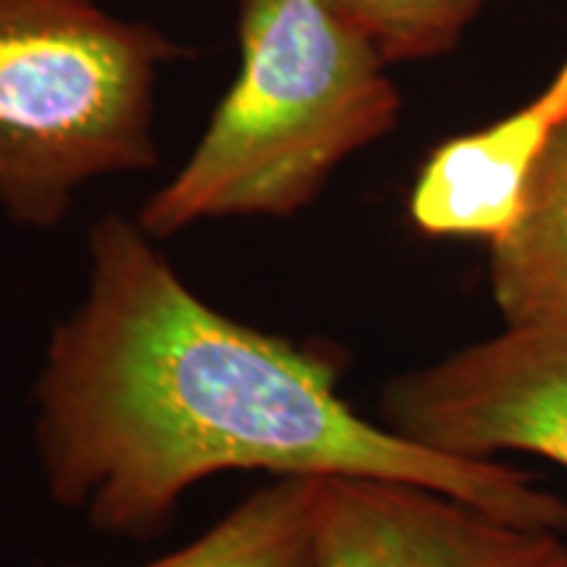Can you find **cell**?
Returning <instances> with one entry per match:
<instances>
[{
  "instance_id": "obj_6",
  "label": "cell",
  "mask_w": 567,
  "mask_h": 567,
  "mask_svg": "<svg viewBox=\"0 0 567 567\" xmlns=\"http://www.w3.org/2000/svg\"><path fill=\"white\" fill-rule=\"evenodd\" d=\"M567 122V61L534 101L499 122L444 140L429 153L408 195L423 237L505 239L526 208L538 163Z\"/></svg>"
},
{
  "instance_id": "obj_2",
  "label": "cell",
  "mask_w": 567,
  "mask_h": 567,
  "mask_svg": "<svg viewBox=\"0 0 567 567\" xmlns=\"http://www.w3.org/2000/svg\"><path fill=\"white\" fill-rule=\"evenodd\" d=\"M237 38V80L137 213L158 243L224 218H292L400 122L386 63L323 0H239Z\"/></svg>"
},
{
  "instance_id": "obj_5",
  "label": "cell",
  "mask_w": 567,
  "mask_h": 567,
  "mask_svg": "<svg viewBox=\"0 0 567 567\" xmlns=\"http://www.w3.org/2000/svg\"><path fill=\"white\" fill-rule=\"evenodd\" d=\"M316 567H567V536L502 520L431 486L318 478Z\"/></svg>"
},
{
  "instance_id": "obj_3",
  "label": "cell",
  "mask_w": 567,
  "mask_h": 567,
  "mask_svg": "<svg viewBox=\"0 0 567 567\" xmlns=\"http://www.w3.org/2000/svg\"><path fill=\"white\" fill-rule=\"evenodd\" d=\"M184 55L95 0H0V213L48 231L87 184L151 172L155 82Z\"/></svg>"
},
{
  "instance_id": "obj_4",
  "label": "cell",
  "mask_w": 567,
  "mask_h": 567,
  "mask_svg": "<svg viewBox=\"0 0 567 567\" xmlns=\"http://www.w3.org/2000/svg\"><path fill=\"white\" fill-rule=\"evenodd\" d=\"M381 423L425 450L536 455L567 471V323H505L389 381Z\"/></svg>"
},
{
  "instance_id": "obj_9",
  "label": "cell",
  "mask_w": 567,
  "mask_h": 567,
  "mask_svg": "<svg viewBox=\"0 0 567 567\" xmlns=\"http://www.w3.org/2000/svg\"><path fill=\"white\" fill-rule=\"evenodd\" d=\"M386 63L425 61L457 45L484 0H323Z\"/></svg>"
},
{
  "instance_id": "obj_8",
  "label": "cell",
  "mask_w": 567,
  "mask_h": 567,
  "mask_svg": "<svg viewBox=\"0 0 567 567\" xmlns=\"http://www.w3.org/2000/svg\"><path fill=\"white\" fill-rule=\"evenodd\" d=\"M318 476H281L239 499L213 526L134 567H316Z\"/></svg>"
},
{
  "instance_id": "obj_7",
  "label": "cell",
  "mask_w": 567,
  "mask_h": 567,
  "mask_svg": "<svg viewBox=\"0 0 567 567\" xmlns=\"http://www.w3.org/2000/svg\"><path fill=\"white\" fill-rule=\"evenodd\" d=\"M488 250L505 323H567V122L538 163L520 221Z\"/></svg>"
},
{
  "instance_id": "obj_1",
  "label": "cell",
  "mask_w": 567,
  "mask_h": 567,
  "mask_svg": "<svg viewBox=\"0 0 567 567\" xmlns=\"http://www.w3.org/2000/svg\"><path fill=\"white\" fill-rule=\"evenodd\" d=\"M329 350L197 295L137 218L87 234L80 302L53 323L32 386V444L53 505L101 536L151 542L226 473L431 486L567 536V499L499 460L425 450L339 394Z\"/></svg>"
}]
</instances>
